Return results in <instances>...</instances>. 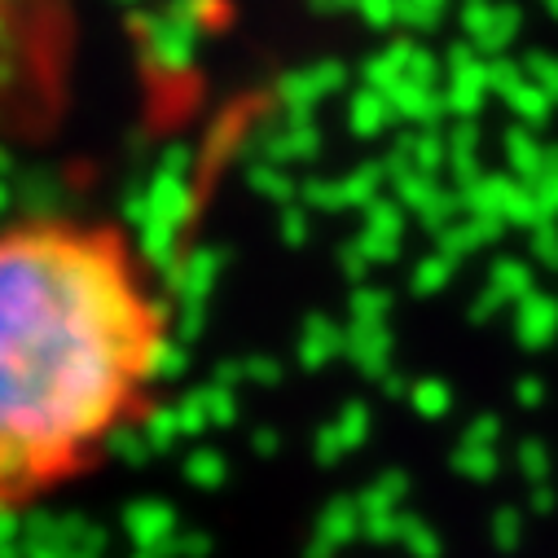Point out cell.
Returning a JSON list of instances; mask_svg holds the SVG:
<instances>
[{
  "mask_svg": "<svg viewBox=\"0 0 558 558\" xmlns=\"http://www.w3.org/2000/svg\"><path fill=\"white\" fill-rule=\"evenodd\" d=\"M168 369L172 300L123 220L0 216V523L93 480L150 423Z\"/></svg>",
  "mask_w": 558,
  "mask_h": 558,
  "instance_id": "6da1fadb",
  "label": "cell"
}]
</instances>
